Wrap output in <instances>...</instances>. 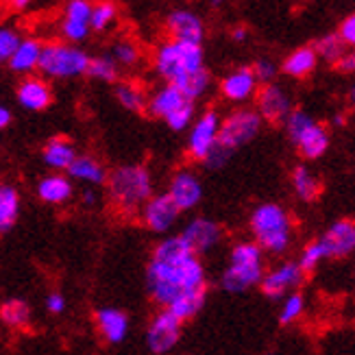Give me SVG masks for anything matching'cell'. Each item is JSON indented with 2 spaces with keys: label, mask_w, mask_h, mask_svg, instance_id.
Masks as SVG:
<instances>
[{
  "label": "cell",
  "mask_w": 355,
  "mask_h": 355,
  "mask_svg": "<svg viewBox=\"0 0 355 355\" xmlns=\"http://www.w3.org/2000/svg\"><path fill=\"white\" fill-rule=\"evenodd\" d=\"M146 290L162 307H168L183 295L207 292V272L200 255L194 253L181 236L159 240L146 268Z\"/></svg>",
  "instance_id": "1"
},
{
  "label": "cell",
  "mask_w": 355,
  "mask_h": 355,
  "mask_svg": "<svg viewBox=\"0 0 355 355\" xmlns=\"http://www.w3.org/2000/svg\"><path fill=\"white\" fill-rule=\"evenodd\" d=\"M251 236L261 251L270 255H282L295 240V223L286 207L279 203H261L251 214Z\"/></svg>",
  "instance_id": "2"
},
{
  "label": "cell",
  "mask_w": 355,
  "mask_h": 355,
  "mask_svg": "<svg viewBox=\"0 0 355 355\" xmlns=\"http://www.w3.org/2000/svg\"><path fill=\"white\" fill-rule=\"evenodd\" d=\"M105 183L112 203L122 211H137L144 205V200L155 192L153 175L146 166L140 164L118 166L114 173L107 175Z\"/></svg>",
  "instance_id": "3"
},
{
  "label": "cell",
  "mask_w": 355,
  "mask_h": 355,
  "mask_svg": "<svg viewBox=\"0 0 355 355\" xmlns=\"http://www.w3.org/2000/svg\"><path fill=\"white\" fill-rule=\"evenodd\" d=\"M264 275V251L253 240L236 242L229 251V264L220 277V284L231 295H242L259 284Z\"/></svg>",
  "instance_id": "4"
},
{
  "label": "cell",
  "mask_w": 355,
  "mask_h": 355,
  "mask_svg": "<svg viewBox=\"0 0 355 355\" xmlns=\"http://www.w3.org/2000/svg\"><path fill=\"white\" fill-rule=\"evenodd\" d=\"M153 68H155V72L166 83L177 85L188 74L205 68V55H203V49H200V44L166 40L155 49Z\"/></svg>",
  "instance_id": "5"
},
{
  "label": "cell",
  "mask_w": 355,
  "mask_h": 355,
  "mask_svg": "<svg viewBox=\"0 0 355 355\" xmlns=\"http://www.w3.org/2000/svg\"><path fill=\"white\" fill-rule=\"evenodd\" d=\"M144 112L150 118L164 120L173 131H188L196 116V103L190 101L175 83H164L150 96H146Z\"/></svg>",
  "instance_id": "6"
},
{
  "label": "cell",
  "mask_w": 355,
  "mask_h": 355,
  "mask_svg": "<svg viewBox=\"0 0 355 355\" xmlns=\"http://www.w3.org/2000/svg\"><path fill=\"white\" fill-rule=\"evenodd\" d=\"M284 127L303 159H320L329 150V129L320 125L310 112L292 107L290 114L284 118Z\"/></svg>",
  "instance_id": "7"
},
{
  "label": "cell",
  "mask_w": 355,
  "mask_h": 355,
  "mask_svg": "<svg viewBox=\"0 0 355 355\" xmlns=\"http://www.w3.org/2000/svg\"><path fill=\"white\" fill-rule=\"evenodd\" d=\"M89 64V55L81 49L79 44L72 42H49L42 44L40 66L37 70L46 79H76L83 76Z\"/></svg>",
  "instance_id": "8"
},
{
  "label": "cell",
  "mask_w": 355,
  "mask_h": 355,
  "mask_svg": "<svg viewBox=\"0 0 355 355\" xmlns=\"http://www.w3.org/2000/svg\"><path fill=\"white\" fill-rule=\"evenodd\" d=\"M261 125H264V120H261L257 110L242 107V110L231 112L227 118H220L218 144L234 153L244 144L253 142L261 131Z\"/></svg>",
  "instance_id": "9"
},
{
  "label": "cell",
  "mask_w": 355,
  "mask_h": 355,
  "mask_svg": "<svg viewBox=\"0 0 355 355\" xmlns=\"http://www.w3.org/2000/svg\"><path fill=\"white\" fill-rule=\"evenodd\" d=\"M220 114L216 110H207L200 116H194L192 125L188 127V155L194 162L203 164L211 148L218 144Z\"/></svg>",
  "instance_id": "10"
},
{
  "label": "cell",
  "mask_w": 355,
  "mask_h": 355,
  "mask_svg": "<svg viewBox=\"0 0 355 355\" xmlns=\"http://www.w3.org/2000/svg\"><path fill=\"white\" fill-rule=\"evenodd\" d=\"M137 211H140L142 225L150 231V234H157V236L171 234V231L177 227L179 216H181L179 207L173 203V198L168 196L166 192L164 194L153 192Z\"/></svg>",
  "instance_id": "11"
},
{
  "label": "cell",
  "mask_w": 355,
  "mask_h": 355,
  "mask_svg": "<svg viewBox=\"0 0 355 355\" xmlns=\"http://www.w3.org/2000/svg\"><path fill=\"white\" fill-rule=\"evenodd\" d=\"M181 331H183V320H179L171 310L164 307L162 312H157L150 318L148 327H146L148 351L155 355L171 353L181 340Z\"/></svg>",
  "instance_id": "12"
},
{
  "label": "cell",
  "mask_w": 355,
  "mask_h": 355,
  "mask_svg": "<svg viewBox=\"0 0 355 355\" xmlns=\"http://www.w3.org/2000/svg\"><path fill=\"white\" fill-rule=\"evenodd\" d=\"M303 279H305V272L299 266V261H282L279 266L264 270L257 286L268 299L277 301L284 295H288V292L297 290L303 284Z\"/></svg>",
  "instance_id": "13"
},
{
  "label": "cell",
  "mask_w": 355,
  "mask_h": 355,
  "mask_svg": "<svg viewBox=\"0 0 355 355\" xmlns=\"http://www.w3.org/2000/svg\"><path fill=\"white\" fill-rule=\"evenodd\" d=\"M179 236L194 253L203 255V253H211L223 242L225 231L216 220L205 218V216H196V218L185 223Z\"/></svg>",
  "instance_id": "14"
},
{
  "label": "cell",
  "mask_w": 355,
  "mask_h": 355,
  "mask_svg": "<svg viewBox=\"0 0 355 355\" xmlns=\"http://www.w3.org/2000/svg\"><path fill=\"white\" fill-rule=\"evenodd\" d=\"M166 194L173 198L179 211H192L203 200V183H200V177L194 171L181 168L171 177Z\"/></svg>",
  "instance_id": "15"
},
{
  "label": "cell",
  "mask_w": 355,
  "mask_h": 355,
  "mask_svg": "<svg viewBox=\"0 0 355 355\" xmlns=\"http://www.w3.org/2000/svg\"><path fill=\"white\" fill-rule=\"evenodd\" d=\"M255 98H257V114L261 116V120L270 122V125H279V122H284V118L292 110L290 92L275 81L264 83V87H259Z\"/></svg>",
  "instance_id": "16"
},
{
  "label": "cell",
  "mask_w": 355,
  "mask_h": 355,
  "mask_svg": "<svg viewBox=\"0 0 355 355\" xmlns=\"http://www.w3.org/2000/svg\"><path fill=\"white\" fill-rule=\"evenodd\" d=\"M89 15H92V0H68L59 26L66 42L81 44L89 37L92 33Z\"/></svg>",
  "instance_id": "17"
},
{
  "label": "cell",
  "mask_w": 355,
  "mask_h": 355,
  "mask_svg": "<svg viewBox=\"0 0 355 355\" xmlns=\"http://www.w3.org/2000/svg\"><path fill=\"white\" fill-rule=\"evenodd\" d=\"M318 240L327 259H345L355 251V223L351 218L336 220Z\"/></svg>",
  "instance_id": "18"
},
{
  "label": "cell",
  "mask_w": 355,
  "mask_h": 355,
  "mask_svg": "<svg viewBox=\"0 0 355 355\" xmlns=\"http://www.w3.org/2000/svg\"><path fill=\"white\" fill-rule=\"evenodd\" d=\"M166 31L171 40L181 42H194L203 44L205 37V24L200 20V15L190 9H175L168 13L166 18Z\"/></svg>",
  "instance_id": "19"
},
{
  "label": "cell",
  "mask_w": 355,
  "mask_h": 355,
  "mask_svg": "<svg viewBox=\"0 0 355 355\" xmlns=\"http://www.w3.org/2000/svg\"><path fill=\"white\" fill-rule=\"evenodd\" d=\"M257 89H259V81L255 79V74L249 66L236 68L220 81L223 98L229 103H236V105L249 103L251 98H255Z\"/></svg>",
  "instance_id": "20"
},
{
  "label": "cell",
  "mask_w": 355,
  "mask_h": 355,
  "mask_svg": "<svg viewBox=\"0 0 355 355\" xmlns=\"http://www.w3.org/2000/svg\"><path fill=\"white\" fill-rule=\"evenodd\" d=\"M15 98H18L20 107H24L26 112H44L53 103V89L44 76L24 74V79L18 85V92H15Z\"/></svg>",
  "instance_id": "21"
},
{
  "label": "cell",
  "mask_w": 355,
  "mask_h": 355,
  "mask_svg": "<svg viewBox=\"0 0 355 355\" xmlns=\"http://www.w3.org/2000/svg\"><path fill=\"white\" fill-rule=\"evenodd\" d=\"M94 320L107 345H122L129 338V316L118 307H101L94 314Z\"/></svg>",
  "instance_id": "22"
},
{
  "label": "cell",
  "mask_w": 355,
  "mask_h": 355,
  "mask_svg": "<svg viewBox=\"0 0 355 355\" xmlns=\"http://www.w3.org/2000/svg\"><path fill=\"white\" fill-rule=\"evenodd\" d=\"M74 194V183L66 173H51L37 181V196L46 205H66Z\"/></svg>",
  "instance_id": "23"
},
{
  "label": "cell",
  "mask_w": 355,
  "mask_h": 355,
  "mask_svg": "<svg viewBox=\"0 0 355 355\" xmlns=\"http://www.w3.org/2000/svg\"><path fill=\"white\" fill-rule=\"evenodd\" d=\"M66 175L72 181L92 185V188H96V185H103L105 179H107L105 166L96 157H92V155H79V153H76V157L72 159V164L66 168Z\"/></svg>",
  "instance_id": "24"
},
{
  "label": "cell",
  "mask_w": 355,
  "mask_h": 355,
  "mask_svg": "<svg viewBox=\"0 0 355 355\" xmlns=\"http://www.w3.org/2000/svg\"><path fill=\"white\" fill-rule=\"evenodd\" d=\"M40 55H42V42L33 37H22L18 46H15L13 55L9 57L7 66L15 74H31L40 66Z\"/></svg>",
  "instance_id": "25"
},
{
  "label": "cell",
  "mask_w": 355,
  "mask_h": 355,
  "mask_svg": "<svg viewBox=\"0 0 355 355\" xmlns=\"http://www.w3.org/2000/svg\"><path fill=\"white\" fill-rule=\"evenodd\" d=\"M318 55L314 51V46H301V49L292 51L282 64L284 74H288L290 79H307L312 72L318 68Z\"/></svg>",
  "instance_id": "26"
},
{
  "label": "cell",
  "mask_w": 355,
  "mask_h": 355,
  "mask_svg": "<svg viewBox=\"0 0 355 355\" xmlns=\"http://www.w3.org/2000/svg\"><path fill=\"white\" fill-rule=\"evenodd\" d=\"M74 157H76V146L68 137H51L42 150L44 164L55 173H66V168L72 164Z\"/></svg>",
  "instance_id": "27"
},
{
  "label": "cell",
  "mask_w": 355,
  "mask_h": 355,
  "mask_svg": "<svg viewBox=\"0 0 355 355\" xmlns=\"http://www.w3.org/2000/svg\"><path fill=\"white\" fill-rule=\"evenodd\" d=\"M290 183H292V190H295L297 198L303 200V203H314V200L320 196V190H322L320 177L307 164L295 166Z\"/></svg>",
  "instance_id": "28"
},
{
  "label": "cell",
  "mask_w": 355,
  "mask_h": 355,
  "mask_svg": "<svg viewBox=\"0 0 355 355\" xmlns=\"http://www.w3.org/2000/svg\"><path fill=\"white\" fill-rule=\"evenodd\" d=\"M22 198L18 188L9 183H0V234H7L20 218Z\"/></svg>",
  "instance_id": "29"
},
{
  "label": "cell",
  "mask_w": 355,
  "mask_h": 355,
  "mask_svg": "<svg viewBox=\"0 0 355 355\" xmlns=\"http://www.w3.org/2000/svg\"><path fill=\"white\" fill-rule=\"evenodd\" d=\"M116 101L120 103V107H125L131 114H142L146 107V92L140 83L133 81H120L114 87Z\"/></svg>",
  "instance_id": "30"
},
{
  "label": "cell",
  "mask_w": 355,
  "mask_h": 355,
  "mask_svg": "<svg viewBox=\"0 0 355 355\" xmlns=\"http://www.w3.org/2000/svg\"><path fill=\"white\" fill-rule=\"evenodd\" d=\"M116 22H118V5L114 0H96V3H92V15H89L92 31L107 33Z\"/></svg>",
  "instance_id": "31"
},
{
  "label": "cell",
  "mask_w": 355,
  "mask_h": 355,
  "mask_svg": "<svg viewBox=\"0 0 355 355\" xmlns=\"http://www.w3.org/2000/svg\"><path fill=\"white\" fill-rule=\"evenodd\" d=\"M107 55H110L120 68H133L137 61H140V57H142L140 46H137L129 37H118V40H114L112 46H110V53H107Z\"/></svg>",
  "instance_id": "32"
},
{
  "label": "cell",
  "mask_w": 355,
  "mask_h": 355,
  "mask_svg": "<svg viewBox=\"0 0 355 355\" xmlns=\"http://www.w3.org/2000/svg\"><path fill=\"white\" fill-rule=\"evenodd\" d=\"M205 299H207V292H194V295H183V297L175 299L171 305L166 307V310H171L179 320L185 322V320L194 318L200 310H203Z\"/></svg>",
  "instance_id": "33"
},
{
  "label": "cell",
  "mask_w": 355,
  "mask_h": 355,
  "mask_svg": "<svg viewBox=\"0 0 355 355\" xmlns=\"http://www.w3.org/2000/svg\"><path fill=\"white\" fill-rule=\"evenodd\" d=\"M85 74H89L94 81L101 83H116L118 74H120V66L110 57V55H98V57H89V64Z\"/></svg>",
  "instance_id": "34"
},
{
  "label": "cell",
  "mask_w": 355,
  "mask_h": 355,
  "mask_svg": "<svg viewBox=\"0 0 355 355\" xmlns=\"http://www.w3.org/2000/svg\"><path fill=\"white\" fill-rule=\"evenodd\" d=\"M0 320L13 329L26 327L31 320V307L20 299H9L0 305Z\"/></svg>",
  "instance_id": "35"
},
{
  "label": "cell",
  "mask_w": 355,
  "mask_h": 355,
  "mask_svg": "<svg viewBox=\"0 0 355 355\" xmlns=\"http://www.w3.org/2000/svg\"><path fill=\"white\" fill-rule=\"evenodd\" d=\"M209 85H211V74H209L205 68H200V70L188 74L183 81L177 83V87H179L190 101H194V103L207 94V92H209Z\"/></svg>",
  "instance_id": "36"
},
{
  "label": "cell",
  "mask_w": 355,
  "mask_h": 355,
  "mask_svg": "<svg viewBox=\"0 0 355 355\" xmlns=\"http://www.w3.org/2000/svg\"><path fill=\"white\" fill-rule=\"evenodd\" d=\"M282 299H284V303H282V312H279V322L282 325H295V322H299L301 316L305 314V297L301 292L292 290Z\"/></svg>",
  "instance_id": "37"
},
{
  "label": "cell",
  "mask_w": 355,
  "mask_h": 355,
  "mask_svg": "<svg viewBox=\"0 0 355 355\" xmlns=\"http://www.w3.org/2000/svg\"><path fill=\"white\" fill-rule=\"evenodd\" d=\"M314 51H316L318 59H325V61H329V64H336L338 57L347 51V46L340 42V37H338L336 33H327L316 42Z\"/></svg>",
  "instance_id": "38"
},
{
  "label": "cell",
  "mask_w": 355,
  "mask_h": 355,
  "mask_svg": "<svg viewBox=\"0 0 355 355\" xmlns=\"http://www.w3.org/2000/svg\"><path fill=\"white\" fill-rule=\"evenodd\" d=\"M325 251H322V244L320 240H312V242H307L303 246V251H301V257H299V266L303 268V272H314L322 261H325Z\"/></svg>",
  "instance_id": "39"
},
{
  "label": "cell",
  "mask_w": 355,
  "mask_h": 355,
  "mask_svg": "<svg viewBox=\"0 0 355 355\" xmlns=\"http://www.w3.org/2000/svg\"><path fill=\"white\" fill-rule=\"evenodd\" d=\"M22 40V35L11 26H0V66H7L9 57L13 55L15 46Z\"/></svg>",
  "instance_id": "40"
},
{
  "label": "cell",
  "mask_w": 355,
  "mask_h": 355,
  "mask_svg": "<svg viewBox=\"0 0 355 355\" xmlns=\"http://www.w3.org/2000/svg\"><path fill=\"white\" fill-rule=\"evenodd\" d=\"M253 74H255V79L259 81V85H264V83H270L277 79V74H279V66L275 64L272 59L264 57V59H257L255 64L251 66Z\"/></svg>",
  "instance_id": "41"
},
{
  "label": "cell",
  "mask_w": 355,
  "mask_h": 355,
  "mask_svg": "<svg viewBox=\"0 0 355 355\" xmlns=\"http://www.w3.org/2000/svg\"><path fill=\"white\" fill-rule=\"evenodd\" d=\"M338 37H340V42L347 46V49H351V46L355 44V15H347V18L340 22V26H338Z\"/></svg>",
  "instance_id": "42"
},
{
  "label": "cell",
  "mask_w": 355,
  "mask_h": 355,
  "mask_svg": "<svg viewBox=\"0 0 355 355\" xmlns=\"http://www.w3.org/2000/svg\"><path fill=\"white\" fill-rule=\"evenodd\" d=\"M46 310L53 316H61L66 312V297L61 295V292H51V295L46 297Z\"/></svg>",
  "instance_id": "43"
},
{
  "label": "cell",
  "mask_w": 355,
  "mask_h": 355,
  "mask_svg": "<svg viewBox=\"0 0 355 355\" xmlns=\"http://www.w3.org/2000/svg\"><path fill=\"white\" fill-rule=\"evenodd\" d=\"M338 68V72H343V74H351L355 70V55L353 53H343L340 57H338V61L334 64Z\"/></svg>",
  "instance_id": "44"
},
{
  "label": "cell",
  "mask_w": 355,
  "mask_h": 355,
  "mask_svg": "<svg viewBox=\"0 0 355 355\" xmlns=\"http://www.w3.org/2000/svg\"><path fill=\"white\" fill-rule=\"evenodd\" d=\"M81 203H83V207H94L98 203V192L92 188V185H87V190L81 194Z\"/></svg>",
  "instance_id": "45"
},
{
  "label": "cell",
  "mask_w": 355,
  "mask_h": 355,
  "mask_svg": "<svg viewBox=\"0 0 355 355\" xmlns=\"http://www.w3.org/2000/svg\"><path fill=\"white\" fill-rule=\"evenodd\" d=\"M231 40L238 42V44L246 42V40H249V28H246L244 24H238V26H234V28H231Z\"/></svg>",
  "instance_id": "46"
},
{
  "label": "cell",
  "mask_w": 355,
  "mask_h": 355,
  "mask_svg": "<svg viewBox=\"0 0 355 355\" xmlns=\"http://www.w3.org/2000/svg\"><path fill=\"white\" fill-rule=\"evenodd\" d=\"M11 112H9V107H5V105H0V131L3 129H7L9 125H11Z\"/></svg>",
  "instance_id": "47"
},
{
  "label": "cell",
  "mask_w": 355,
  "mask_h": 355,
  "mask_svg": "<svg viewBox=\"0 0 355 355\" xmlns=\"http://www.w3.org/2000/svg\"><path fill=\"white\" fill-rule=\"evenodd\" d=\"M31 3H33V0H9V5L13 7V9H26V7H31Z\"/></svg>",
  "instance_id": "48"
},
{
  "label": "cell",
  "mask_w": 355,
  "mask_h": 355,
  "mask_svg": "<svg viewBox=\"0 0 355 355\" xmlns=\"http://www.w3.org/2000/svg\"><path fill=\"white\" fill-rule=\"evenodd\" d=\"M334 122H336L338 127H345V122H347V120H345V116H343V114H338V116L334 118Z\"/></svg>",
  "instance_id": "49"
},
{
  "label": "cell",
  "mask_w": 355,
  "mask_h": 355,
  "mask_svg": "<svg viewBox=\"0 0 355 355\" xmlns=\"http://www.w3.org/2000/svg\"><path fill=\"white\" fill-rule=\"evenodd\" d=\"M225 3H227V0H211V5H214V7H223Z\"/></svg>",
  "instance_id": "50"
}]
</instances>
